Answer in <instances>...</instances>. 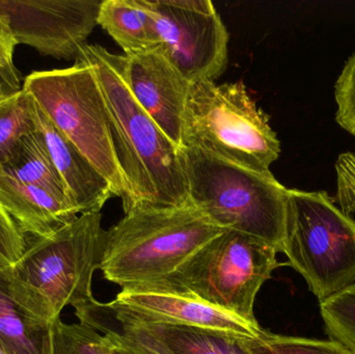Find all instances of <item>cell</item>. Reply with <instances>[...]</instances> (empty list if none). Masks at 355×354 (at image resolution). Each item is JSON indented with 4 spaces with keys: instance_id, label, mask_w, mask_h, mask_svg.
Instances as JSON below:
<instances>
[{
    "instance_id": "obj_11",
    "label": "cell",
    "mask_w": 355,
    "mask_h": 354,
    "mask_svg": "<svg viewBox=\"0 0 355 354\" xmlns=\"http://www.w3.org/2000/svg\"><path fill=\"white\" fill-rule=\"evenodd\" d=\"M105 307L114 317L135 324L190 326L248 339L259 338L264 332L260 326L196 297L141 287L122 289Z\"/></svg>"
},
{
    "instance_id": "obj_15",
    "label": "cell",
    "mask_w": 355,
    "mask_h": 354,
    "mask_svg": "<svg viewBox=\"0 0 355 354\" xmlns=\"http://www.w3.org/2000/svg\"><path fill=\"white\" fill-rule=\"evenodd\" d=\"M106 310L112 328L150 343L164 354H252L243 337L190 326L135 324L114 317Z\"/></svg>"
},
{
    "instance_id": "obj_28",
    "label": "cell",
    "mask_w": 355,
    "mask_h": 354,
    "mask_svg": "<svg viewBox=\"0 0 355 354\" xmlns=\"http://www.w3.org/2000/svg\"><path fill=\"white\" fill-rule=\"evenodd\" d=\"M14 93V91H10V89H4V87H0V98L3 96L8 95V94Z\"/></svg>"
},
{
    "instance_id": "obj_5",
    "label": "cell",
    "mask_w": 355,
    "mask_h": 354,
    "mask_svg": "<svg viewBox=\"0 0 355 354\" xmlns=\"http://www.w3.org/2000/svg\"><path fill=\"white\" fill-rule=\"evenodd\" d=\"M182 148L200 150L257 172H269L281 155V141L269 116L241 81L190 83Z\"/></svg>"
},
{
    "instance_id": "obj_21",
    "label": "cell",
    "mask_w": 355,
    "mask_h": 354,
    "mask_svg": "<svg viewBox=\"0 0 355 354\" xmlns=\"http://www.w3.org/2000/svg\"><path fill=\"white\" fill-rule=\"evenodd\" d=\"M320 313L329 339L355 354V284L321 301Z\"/></svg>"
},
{
    "instance_id": "obj_16",
    "label": "cell",
    "mask_w": 355,
    "mask_h": 354,
    "mask_svg": "<svg viewBox=\"0 0 355 354\" xmlns=\"http://www.w3.org/2000/svg\"><path fill=\"white\" fill-rule=\"evenodd\" d=\"M98 25L122 48L124 55L159 46L153 18L144 0H102Z\"/></svg>"
},
{
    "instance_id": "obj_26",
    "label": "cell",
    "mask_w": 355,
    "mask_h": 354,
    "mask_svg": "<svg viewBox=\"0 0 355 354\" xmlns=\"http://www.w3.org/2000/svg\"><path fill=\"white\" fill-rule=\"evenodd\" d=\"M18 45L6 19L0 15V76L17 91L20 89V73L14 62L15 47Z\"/></svg>"
},
{
    "instance_id": "obj_27",
    "label": "cell",
    "mask_w": 355,
    "mask_h": 354,
    "mask_svg": "<svg viewBox=\"0 0 355 354\" xmlns=\"http://www.w3.org/2000/svg\"><path fill=\"white\" fill-rule=\"evenodd\" d=\"M101 333L102 335H105L112 340V344H114L112 354H143L130 343L127 342L124 338H122L118 333L112 330H104Z\"/></svg>"
},
{
    "instance_id": "obj_4",
    "label": "cell",
    "mask_w": 355,
    "mask_h": 354,
    "mask_svg": "<svg viewBox=\"0 0 355 354\" xmlns=\"http://www.w3.org/2000/svg\"><path fill=\"white\" fill-rule=\"evenodd\" d=\"M188 201L213 224L261 239L283 251L288 188L257 172L193 148H180Z\"/></svg>"
},
{
    "instance_id": "obj_6",
    "label": "cell",
    "mask_w": 355,
    "mask_h": 354,
    "mask_svg": "<svg viewBox=\"0 0 355 354\" xmlns=\"http://www.w3.org/2000/svg\"><path fill=\"white\" fill-rule=\"evenodd\" d=\"M277 251L250 235L225 230L164 280L139 285L196 297L259 326L254 301L279 266Z\"/></svg>"
},
{
    "instance_id": "obj_2",
    "label": "cell",
    "mask_w": 355,
    "mask_h": 354,
    "mask_svg": "<svg viewBox=\"0 0 355 354\" xmlns=\"http://www.w3.org/2000/svg\"><path fill=\"white\" fill-rule=\"evenodd\" d=\"M101 213H85L27 243L22 257L6 268L8 291L27 326L41 332L64 308L95 301L92 283L99 269L106 231Z\"/></svg>"
},
{
    "instance_id": "obj_19",
    "label": "cell",
    "mask_w": 355,
    "mask_h": 354,
    "mask_svg": "<svg viewBox=\"0 0 355 354\" xmlns=\"http://www.w3.org/2000/svg\"><path fill=\"white\" fill-rule=\"evenodd\" d=\"M42 330L27 326L8 291L6 268H0V349L6 354L42 353Z\"/></svg>"
},
{
    "instance_id": "obj_9",
    "label": "cell",
    "mask_w": 355,
    "mask_h": 354,
    "mask_svg": "<svg viewBox=\"0 0 355 354\" xmlns=\"http://www.w3.org/2000/svg\"><path fill=\"white\" fill-rule=\"evenodd\" d=\"M158 49L190 83L218 78L229 60V33L209 0H144Z\"/></svg>"
},
{
    "instance_id": "obj_1",
    "label": "cell",
    "mask_w": 355,
    "mask_h": 354,
    "mask_svg": "<svg viewBox=\"0 0 355 354\" xmlns=\"http://www.w3.org/2000/svg\"><path fill=\"white\" fill-rule=\"evenodd\" d=\"M76 60L93 69L110 118L114 151L128 189L125 213L188 202L180 148L146 114L127 85L122 55L87 44Z\"/></svg>"
},
{
    "instance_id": "obj_18",
    "label": "cell",
    "mask_w": 355,
    "mask_h": 354,
    "mask_svg": "<svg viewBox=\"0 0 355 354\" xmlns=\"http://www.w3.org/2000/svg\"><path fill=\"white\" fill-rule=\"evenodd\" d=\"M43 354H112L114 344L105 335L87 324H67L58 319L42 330Z\"/></svg>"
},
{
    "instance_id": "obj_24",
    "label": "cell",
    "mask_w": 355,
    "mask_h": 354,
    "mask_svg": "<svg viewBox=\"0 0 355 354\" xmlns=\"http://www.w3.org/2000/svg\"><path fill=\"white\" fill-rule=\"evenodd\" d=\"M26 247L25 235L0 205V268H8L16 263Z\"/></svg>"
},
{
    "instance_id": "obj_12",
    "label": "cell",
    "mask_w": 355,
    "mask_h": 354,
    "mask_svg": "<svg viewBox=\"0 0 355 354\" xmlns=\"http://www.w3.org/2000/svg\"><path fill=\"white\" fill-rule=\"evenodd\" d=\"M127 85L146 114L162 132L182 148L184 112L190 82L158 48L124 55Z\"/></svg>"
},
{
    "instance_id": "obj_30",
    "label": "cell",
    "mask_w": 355,
    "mask_h": 354,
    "mask_svg": "<svg viewBox=\"0 0 355 354\" xmlns=\"http://www.w3.org/2000/svg\"><path fill=\"white\" fill-rule=\"evenodd\" d=\"M152 354H164V353H160V351H153V353H152Z\"/></svg>"
},
{
    "instance_id": "obj_25",
    "label": "cell",
    "mask_w": 355,
    "mask_h": 354,
    "mask_svg": "<svg viewBox=\"0 0 355 354\" xmlns=\"http://www.w3.org/2000/svg\"><path fill=\"white\" fill-rule=\"evenodd\" d=\"M337 193L334 201L348 215L355 214V153L340 154L336 161Z\"/></svg>"
},
{
    "instance_id": "obj_17",
    "label": "cell",
    "mask_w": 355,
    "mask_h": 354,
    "mask_svg": "<svg viewBox=\"0 0 355 354\" xmlns=\"http://www.w3.org/2000/svg\"><path fill=\"white\" fill-rule=\"evenodd\" d=\"M0 174L25 184L42 187L56 197L70 202L45 139L37 129L19 141L10 157L0 166Z\"/></svg>"
},
{
    "instance_id": "obj_13",
    "label": "cell",
    "mask_w": 355,
    "mask_h": 354,
    "mask_svg": "<svg viewBox=\"0 0 355 354\" xmlns=\"http://www.w3.org/2000/svg\"><path fill=\"white\" fill-rule=\"evenodd\" d=\"M33 108L35 126L45 139L69 201L76 208L79 215L100 213L106 202L114 197L110 182L78 148L56 128L33 98Z\"/></svg>"
},
{
    "instance_id": "obj_23",
    "label": "cell",
    "mask_w": 355,
    "mask_h": 354,
    "mask_svg": "<svg viewBox=\"0 0 355 354\" xmlns=\"http://www.w3.org/2000/svg\"><path fill=\"white\" fill-rule=\"evenodd\" d=\"M335 98L336 121L355 137V53L348 58L336 81Z\"/></svg>"
},
{
    "instance_id": "obj_22",
    "label": "cell",
    "mask_w": 355,
    "mask_h": 354,
    "mask_svg": "<svg viewBox=\"0 0 355 354\" xmlns=\"http://www.w3.org/2000/svg\"><path fill=\"white\" fill-rule=\"evenodd\" d=\"M252 354H352L335 341L281 336L264 330L259 338L246 339Z\"/></svg>"
},
{
    "instance_id": "obj_29",
    "label": "cell",
    "mask_w": 355,
    "mask_h": 354,
    "mask_svg": "<svg viewBox=\"0 0 355 354\" xmlns=\"http://www.w3.org/2000/svg\"><path fill=\"white\" fill-rule=\"evenodd\" d=\"M0 87H4V89H10V91H12V89H10V87H8V85H6V82H4V80H3V79H2L1 76H0Z\"/></svg>"
},
{
    "instance_id": "obj_8",
    "label": "cell",
    "mask_w": 355,
    "mask_h": 354,
    "mask_svg": "<svg viewBox=\"0 0 355 354\" xmlns=\"http://www.w3.org/2000/svg\"><path fill=\"white\" fill-rule=\"evenodd\" d=\"M23 89L35 100L56 128L72 141L110 182L123 206L128 189L114 151L105 101L93 69L76 60L60 70L35 71Z\"/></svg>"
},
{
    "instance_id": "obj_10",
    "label": "cell",
    "mask_w": 355,
    "mask_h": 354,
    "mask_svg": "<svg viewBox=\"0 0 355 354\" xmlns=\"http://www.w3.org/2000/svg\"><path fill=\"white\" fill-rule=\"evenodd\" d=\"M101 0H0L17 43L42 55L76 60L98 25Z\"/></svg>"
},
{
    "instance_id": "obj_7",
    "label": "cell",
    "mask_w": 355,
    "mask_h": 354,
    "mask_svg": "<svg viewBox=\"0 0 355 354\" xmlns=\"http://www.w3.org/2000/svg\"><path fill=\"white\" fill-rule=\"evenodd\" d=\"M282 253L327 301L355 284V220L327 191L288 189Z\"/></svg>"
},
{
    "instance_id": "obj_3",
    "label": "cell",
    "mask_w": 355,
    "mask_h": 354,
    "mask_svg": "<svg viewBox=\"0 0 355 354\" xmlns=\"http://www.w3.org/2000/svg\"><path fill=\"white\" fill-rule=\"evenodd\" d=\"M189 201L170 208H137L106 231L99 269L122 287L168 278L223 232Z\"/></svg>"
},
{
    "instance_id": "obj_31",
    "label": "cell",
    "mask_w": 355,
    "mask_h": 354,
    "mask_svg": "<svg viewBox=\"0 0 355 354\" xmlns=\"http://www.w3.org/2000/svg\"><path fill=\"white\" fill-rule=\"evenodd\" d=\"M0 354H6L2 349H0Z\"/></svg>"
},
{
    "instance_id": "obj_14",
    "label": "cell",
    "mask_w": 355,
    "mask_h": 354,
    "mask_svg": "<svg viewBox=\"0 0 355 354\" xmlns=\"http://www.w3.org/2000/svg\"><path fill=\"white\" fill-rule=\"evenodd\" d=\"M0 205L24 235L46 236L79 215L66 200L35 185L0 174Z\"/></svg>"
},
{
    "instance_id": "obj_20",
    "label": "cell",
    "mask_w": 355,
    "mask_h": 354,
    "mask_svg": "<svg viewBox=\"0 0 355 354\" xmlns=\"http://www.w3.org/2000/svg\"><path fill=\"white\" fill-rule=\"evenodd\" d=\"M35 130L33 98L26 91L21 89L0 98V166L21 139Z\"/></svg>"
}]
</instances>
